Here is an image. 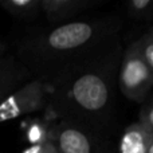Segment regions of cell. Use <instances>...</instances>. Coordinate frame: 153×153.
Wrapping results in <instances>:
<instances>
[{
    "label": "cell",
    "mask_w": 153,
    "mask_h": 153,
    "mask_svg": "<svg viewBox=\"0 0 153 153\" xmlns=\"http://www.w3.org/2000/svg\"><path fill=\"white\" fill-rule=\"evenodd\" d=\"M122 27L120 16L100 15L32 28L16 40L12 54L32 79L48 83L122 47Z\"/></svg>",
    "instance_id": "1"
},
{
    "label": "cell",
    "mask_w": 153,
    "mask_h": 153,
    "mask_svg": "<svg viewBox=\"0 0 153 153\" xmlns=\"http://www.w3.org/2000/svg\"><path fill=\"white\" fill-rule=\"evenodd\" d=\"M122 47L106 56L45 83L47 121L69 120L110 134L117 103V75Z\"/></svg>",
    "instance_id": "2"
},
{
    "label": "cell",
    "mask_w": 153,
    "mask_h": 153,
    "mask_svg": "<svg viewBox=\"0 0 153 153\" xmlns=\"http://www.w3.org/2000/svg\"><path fill=\"white\" fill-rule=\"evenodd\" d=\"M50 141L56 153H116L108 133L69 120L50 121Z\"/></svg>",
    "instance_id": "3"
},
{
    "label": "cell",
    "mask_w": 153,
    "mask_h": 153,
    "mask_svg": "<svg viewBox=\"0 0 153 153\" xmlns=\"http://www.w3.org/2000/svg\"><path fill=\"white\" fill-rule=\"evenodd\" d=\"M118 90L125 98L143 103L151 97L153 87V71L140 59L134 42H129L122 50L121 62L117 75Z\"/></svg>",
    "instance_id": "4"
},
{
    "label": "cell",
    "mask_w": 153,
    "mask_h": 153,
    "mask_svg": "<svg viewBox=\"0 0 153 153\" xmlns=\"http://www.w3.org/2000/svg\"><path fill=\"white\" fill-rule=\"evenodd\" d=\"M48 102L47 89L39 79H30L0 103V124L20 117L45 113Z\"/></svg>",
    "instance_id": "5"
},
{
    "label": "cell",
    "mask_w": 153,
    "mask_h": 153,
    "mask_svg": "<svg viewBox=\"0 0 153 153\" xmlns=\"http://www.w3.org/2000/svg\"><path fill=\"white\" fill-rule=\"evenodd\" d=\"M94 4V0H40V11L45 13L48 26H56L71 22Z\"/></svg>",
    "instance_id": "6"
},
{
    "label": "cell",
    "mask_w": 153,
    "mask_h": 153,
    "mask_svg": "<svg viewBox=\"0 0 153 153\" xmlns=\"http://www.w3.org/2000/svg\"><path fill=\"white\" fill-rule=\"evenodd\" d=\"M116 153H153V129L138 121L129 124L120 136Z\"/></svg>",
    "instance_id": "7"
},
{
    "label": "cell",
    "mask_w": 153,
    "mask_h": 153,
    "mask_svg": "<svg viewBox=\"0 0 153 153\" xmlns=\"http://www.w3.org/2000/svg\"><path fill=\"white\" fill-rule=\"evenodd\" d=\"M32 79L30 71L20 63L12 53L5 54L0 58V103L8 94Z\"/></svg>",
    "instance_id": "8"
},
{
    "label": "cell",
    "mask_w": 153,
    "mask_h": 153,
    "mask_svg": "<svg viewBox=\"0 0 153 153\" xmlns=\"http://www.w3.org/2000/svg\"><path fill=\"white\" fill-rule=\"evenodd\" d=\"M0 8L20 22H32L42 12L40 0H0Z\"/></svg>",
    "instance_id": "9"
},
{
    "label": "cell",
    "mask_w": 153,
    "mask_h": 153,
    "mask_svg": "<svg viewBox=\"0 0 153 153\" xmlns=\"http://www.w3.org/2000/svg\"><path fill=\"white\" fill-rule=\"evenodd\" d=\"M23 133L30 145L43 144L50 141V121L45 117H28L22 124Z\"/></svg>",
    "instance_id": "10"
},
{
    "label": "cell",
    "mask_w": 153,
    "mask_h": 153,
    "mask_svg": "<svg viewBox=\"0 0 153 153\" xmlns=\"http://www.w3.org/2000/svg\"><path fill=\"white\" fill-rule=\"evenodd\" d=\"M126 13L134 22H146L152 19L153 3L151 0H128L125 3Z\"/></svg>",
    "instance_id": "11"
},
{
    "label": "cell",
    "mask_w": 153,
    "mask_h": 153,
    "mask_svg": "<svg viewBox=\"0 0 153 153\" xmlns=\"http://www.w3.org/2000/svg\"><path fill=\"white\" fill-rule=\"evenodd\" d=\"M133 42L140 59L149 70L153 71V30H148Z\"/></svg>",
    "instance_id": "12"
},
{
    "label": "cell",
    "mask_w": 153,
    "mask_h": 153,
    "mask_svg": "<svg viewBox=\"0 0 153 153\" xmlns=\"http://www.w3.org/2000/svg\"><path fill=\"white\" fill-rule=\"evenodd\" d=\"M137 121L140 122V124H143L144 126L153 129V100H152V95L146 101H144V102L141 103Z\"/></svg>",
    "instance_id": "13"
},
{
    "label": "cell",
    "mask_w": 153,
    "mask_h": 153,
    "mask_svg": "<svg viewBox=\"0 0 153 153\" xmlns=\"http://www.w3.org/2000/svg\"><path fill=\"white\" fill-rule=\"evenodd\" d=\"M22 153H56L55 146L51 144V141L43 144H35V145H30L24 148Z\"/></svg>",
    "instance_id": "14"
},
{
    "label": "cell",
    "mask_w": 153,
    "mask_h": 153,
    "mask_svg": "<svg viewBox=\"0 0 153 153\" xmlns=\"http://www.w3.org/2000/svg\"><path fill=\"white\" fill-rule=\"evenodd\" d=\"M8 53H10V47H8V45L0 40V58L4 56L5 54H8Z\"/></svg>",
    "instance_id": "15"
}]
</instances>
